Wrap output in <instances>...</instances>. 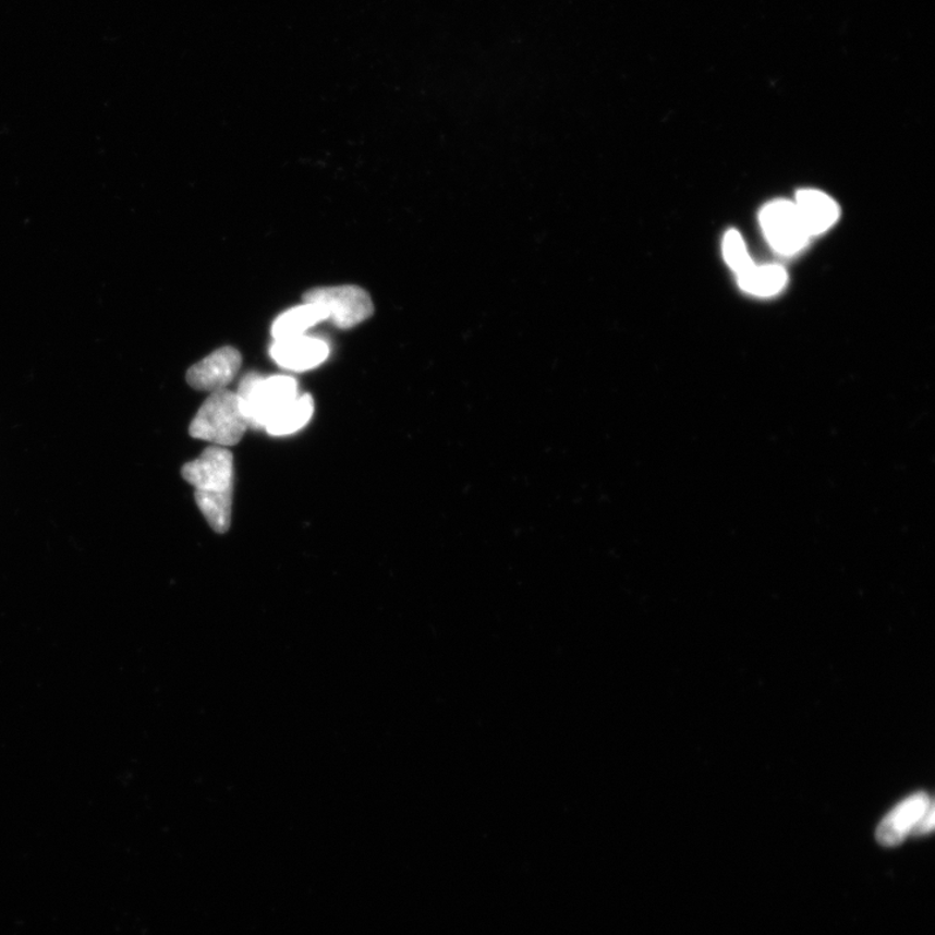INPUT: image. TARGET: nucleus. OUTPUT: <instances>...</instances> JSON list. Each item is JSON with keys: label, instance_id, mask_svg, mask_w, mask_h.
Wrapping results in <instances>:
<instances>
[{"label": "nucleus", "instance_id": "obj_1", "mask_svg": "<svg viewBox=\"0 0 935 935\" xmlns=\"http://www.w3.org/2000/svg\"><path fill=\"white\" fill-rule=\"evenodd\" d=\"M239 396L241 410L248 428L259 430L298 398V384L293 377H263L248 374L242 378Z\"/></svg>", "mask_w": 935, "mask_h": 935}, {"label": "nucleus", "instance_id": "obj_2", "mask_svg": "<svg viewBox=\"0 0 935 935\" xmlns=\"http://www.w3.org/2000/svg\"><path fill=\"white\" fill-rule=\"evenodd\" d=\"M247 429L239 396L223 389L211 392L206 399L190 424L189 433L193 438L207 440L214 446L230 447L239 445Z\"/></svg>", "mask_w": 935, "mask_h": 935}, {"label": "nucleus", "instance_id": "obj_3", "mask_svg": "<svg viewBox=\"0 0 935 935\" xmlns=\"http://www.w3.org/2000/svg\"><path fill=\"white\" fill-rule=\"evenodd\" d=\"M303 300L321 306L327 312L328 320L340 329L354 328L375 314L371 295L354 284L312 289L304 294Z\"/></svg>", "mask_w": 935, "mask_h": 935}, {"label": "nucleus", "instance_id": "obj_4", "mask_svg": "<svg viewBox=\"0 0 935 935\" xmlns=\"http://www.w3.org/2000/svg\"><path fill=\"white\" fill-rule=\"evenodd\" d=\"M761 226L765 239L779 255L794 256L807 247L811 240L794 202H770L762 209Z\"/></svg>", "mask_w": 935, "mask_h": 935}, {"label": "nucleus", "instance_id": "obj_5", "mask_svg": "<svg viewBox=\"0 0 935 935\" xmlns=\"http://www.w3.org/2000/svg\"><path fill=\"white\" fill-rule=\"evenodd\" d=\"M182 477L196 491L233 490L234 460L227 447L211 446L182 467Z\"/></svg>", "mask_w": 935, "mask_h": 935}, {"label": "nucleus", "instance_id": "obj_6", "mask_svg": "<svg viewBox=\"0 0 935 935\" xmlns=\"http://www.w3.org/2000/svg\"><path fill=\"white\" fill-rule=\"evenodd\" d=\"M242 355L234 348H221L187 371L186 379L193 389L220 391L233 381L241 369Z\"/></svg>", "mask_w": 935, "mask_h": 935}, {"label": "nucleus", "instance_id": "obj_7", "mask_svg": "<svg viewBox=\"0 0 935 935\" xmlns=\"http://www.w3.org/2000/svg\"><path fill=\"white\" fill-rule=\"evenodd\" d=\"M932 804V798L923 791L904 799L878 825L877 841L885 847H896L904 842L907 837L912 836L920 818Z\"/></svg>", "mask_w": 935, "mask_h": 935}, {"label": "nucleus", "instance_id": "obj_8", "mask_svg": "<svg viewBox=\"0 0 935 935\" xmlns=\"http://www.w3.org/2000/svg\"><path fill=\"white\" fill-rule=\"evenodd\" d=\"M270 356L280 367L304 372L318 367L329 356L328 344L318 338L302 336L293 340L275 342Z\"/></svg>", "mask_w": 935, "mask_h": 935}, {"label": "nucleus", "instance_id": "obj_9", "mask_svg": "<svg viewBox=\"0 0 935 935\" xmlns=\"http://www.w3.org/2000/svg\"><path fill=\"white\" fill-rule=\"evenodd\" d=\"M794 205L811 236L825 233L841 215L836 201L818 190H801L797 193Z\"/></svg>", "mask_w": 935, "mask_h": 935}, {"label": "nucleus", "instance_id": "obj_10", "mask_svg": "<svg viewBox=\"0 0 935 935\" xmlns=\"http://www.w3.org/2000/svg\"><path fill=\"white\" fill-rule=\"evenodd\" d=\"M325 320H328L327 312L315 303H304L303 306L283 312L274 323L275 342L302 337L308 329Z\"/></svg>", "mask_w": 935, "mask_h": 935}, {"label": "nucleus", "instance_id": "obj_11", "mask_svg": "<svg viewBox=\"0 0 935 935\" xmlns=\"http://www.w3.org/2000/svg\"><path fill=\"white\" fill-rule=\"evenodd\" d=\"M738 284L743 291L755 296L769 298L775 296L785 289L789 277L785 268L777 264L769 266H756L752 264L750 268L737 275Z\"/></svg>", "mask_w": 935, "mask_h": 935}, {"label": "nucleus", "instance_id": "obj_12", "mask_svg": "<svg viewBox=\"0 0 935 935\" xmlns=\"http://www.w3.org/2000/svg\"><path fill=\"white\" fill-rule=\"evenodd\" d=\"M195 503L216 533H227L232 524L233 490L196 491Z\"/></svg>", "mask_w": 935, "mask_h": 935}, {"label": "nucleus", "instance_id": "obj_13", "mask_svg": "<svg viewBox=\"0 0 935 935\" xmlns=\"http://www.w3.org/2000/svg\"><path fill=\"white\" fill-rule=\"evenodd\" d=\"M314 398L309 394L298 396L295 401L282 410L272 422L266 426L268 435L283 437L294 435L309 423L314 415Z\"/></svg>", "mask_w": 935, "mask_h": 935}, {"label": "nucleus", "instance_id": "obj_14", "mask_svg": "<svg viewBox=\"0 0 935 935\" xmlns=\"http://www.w3.org/2000/svg\"><path fill=\"white\" fill-rule=\"evenodd\" d=\"M724 259L736 275H740L754 264L748 253L746 245L740 232L729 230L722 241Z\"/></svg>", "mask_w": 935, "mask_h": 935}, {"label": "nucleus", "instance_id": "obj_15", "mask_svg": "<svg viewBox=\"0 0 935 935\" xmlns=\"http://www.w3.org/2000/svg\"><path fill=\"white\" fill-rule=\"evenodd\" d=\"M934 813H935V809H934V803H933L931 805V807L926 810L923 817L920 818V822L918 823L916 828H914L912 836H914V837L926 836L933 831L934 822H935Z\"/></svg>", "mask_w": 935, "mask_h": 935}]
</instances>
